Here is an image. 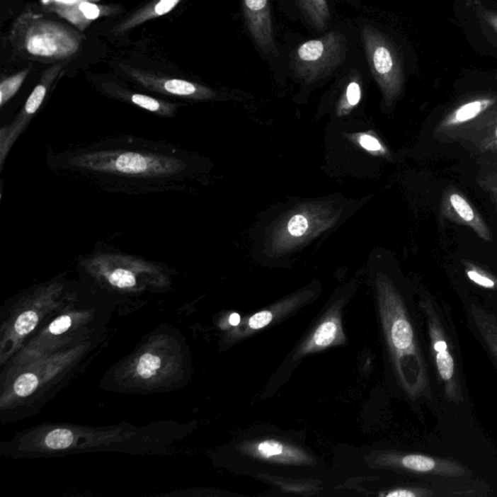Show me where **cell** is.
Segmentation results:
<instances>
[{
  "mask_svg": "<svg viewBox=\"0 0 497 497\" xmlns=\"http://www.w3.org/2000/svg\"><path fill=\"white\" fill-rule=\"evenodd\" d=\"M450 200H451L452 207L459 214L460 218L464 219L467 222L473 221L474 212H473L472 208H471V206L464 198H462L459 195H452Z\"/></svg>",
  "mask_w": 497,
  "mask_h": 497,
  "instance_id": "cell-22",
  "label": "cell"
},
{
  "mask_svg": "<svg viewBox=\"0 0 497 497\" xmlns=\"http://www.w3.org/2000/svg\"><path fill=\"white\" fill-rule=\"evenodd\" d=\"M489 104H490V101L488 99L468 102L457 110L455 121L457 122L469 121L473 118L477 117Z\"/></svg>",
  "mask_w": 497,
  "mask_h": 497,
  "instance_id": "cell-12",
  "label": "cell"
},
{
  "mask_svg": "<svg viewBox=\"0 0 497 497\" xmlns=\"http://www.w3.org/2000/svg\"><path fill=\"white\" fill-rule=\"evenodd\" d=\"M72 318L68 316H62L61 318L57 319L53 323L50 324V331L51 333L55 334V336H59V334L64 333V332L67 331L72 326Z\"/></svg>",
  "mask_w": 497,
  "mask_h": 497,
  "instance_id": "cell-27",
  "label": "cell"
},
{
  "mask_svg": "<svg viewBox=\"0 0 497 497\" xmlns=\"http://www.w3.org/2000/svg\"><path fill=\"white\" fill-rule=\"evenodd\" d=\"M360 143L367 151L379 152L383 150L380 142L371 135H363L360 136Z\"/></svg>",
  "mask_w": 497,
  "mask_h": 497,
  "instance_id": "cell-29",
  "label": "cell"
},
{
  "mask_svg": "<svg viewBox=\"0 0 497 497\" xmlns=\"http://www.w3.org/2000/svg\"><path fill=\"white\" fill-rule=\"evenodd\" d=\"M161 367V358L151 354L143 355L137 365V373L143 379H150Z\"/></svg>",
  "mask_w": 497,
  "mask_h": 497,
  "instance_id": "cell-18",
  "label": "cell"
},
{
  "mask_svg": "<svg viewBox=\"0 0 497 497\" xmlns=\"http://www.w3.org/2000/svg\"><path fill=\"white\" fill-rule=\"evenodd\" d=\"M472 9L481 22L485 23L486 27L490 28L494 33L497 34V11L486 7L479 0H473Z\"/></svg>",
  "mask_w": 497,
  "mask_h": 497,
  "instance_id": "cell-15",
  "label": "cell"
},
{
  "mask_svg": "<svg viewBox=\"0 0 497 497\" xmlns=\"http://www.w3.org/2000/svg\"><path fill=\"white\" fill-rule=\"evenodd\" d=\"M178 2H179V0H161L156 5L155 11L158 15L166 14V13L171 11L176 6Z\"/></svg>",
  "mask_w": 497,
  "mask_h": 497,
  "instance_id": "cell-31",
  "label": "cell"
},
{
  "mask_svg": "<svg viewBox=\"0 0 497 497\" xmlns=\"http://www.w3.org/2000/svg\"><path fill=\"white\" fill-rule=\"evenodd\" d=\"M389 467L426 476L459 478L469 475V470L464 464L454 459L425 456V455H392L387 459Z\"/></svg>",
  "mask_w": 497,
  "mask_h": 497,
  "instance_id": "cell-6",
  "label": "cell"
},
{
  "mask_svg": "<svg viewBox=\"0 0 497 497\" xmlns=\"http://www.w3.org/2000/svg\"><path fill=\"white\" fill-rule=\"evenodd\" d=\"M496 80H497V75H496Z\"/></svg>",
  "mask_w": 497,
  "mask_h": 497,
  "instance_id": "cell-35",
  "label": "cell"
},
{
  "mask_svg": "<svg viewBox=\"0 0 497 497\" xmlns=\"http://www.w3.org/2000/svg\"><path fill=\"white\" fill-rule=\"evenodd\" d=\"M340 337H343L341 320L338 312H331L324 316V320L319 324L312 334L300 347L298 355L311 354L326 349L336 344Z\"/></svg>",
  "mask_w": 497,
  "mask_h": 497,
  "instance_id": "cell-8",
  "label": "cell"
},
{
  "mask_svg": "<svg viewBox=\"0 0 497 497\" xmlns=\"http://www.w3.org/2000/svg\"><path fill=\"white\" fill-rule=\"evenodd\" d=\"M496 139H497V128H496Z\"/></svg>",
  "mask_w": 497,
  "mask_h": 497,
  "instance_id": "cell-34",
  "label": "cell"
},
{
  "mask_svg": "<svg viewBox=\"0 0 497 497\" xmlns=\"http://www.w3.org/2000/svg\"><path fill=\"white\" fill-rule=\"evenodd\" d=\"M308 229V219L302 215H295L290 219L289 224H287V232H290V235L292 236L298 237L302 236L307 232Z\"/></svg>",
  "mask_w": 497,
  "mask_h": 497,
  "instance_id": "cell-26",
  "label": "cell"
},
{
  "mask_svg": "<svg viewBox=\"0 0 497 497\" xmlns=\"http://www.w3.org/2000/svg\"><path fill=\"white\" fill-rule=\"evenodd\" d=\"M467 275L471 281L476 282L479 286L486 287V289H493L496 287V282L489 277L483 275L475 270H469L467 272Z\"/></svg>",
  "mask_w": 497,
  "mask_h": 497,
  "instance_id": "cell-28",
  "label": "cell"
},
{
  "mask_svg": "<svg viewBox=\"0 0 497 497\" xmlns=\"http://www.w3.org/2000/svg\"><path fill=\"white\" fill-rule=\"evenodd\" d=\"M49 164L107 192L132 195L182 190L190 168L181 149L135 137L110 138L62 152Z\"/></svg>",
  "mask_w": 497,
  "mask_h": 497,
  "instance_id": "cell-1",
  "label": "cell"
},
{
  "mask_svg": "<svg viewBox=\"0 0 497 497\" xmlns=\"http://www.w3.org/2000/svg\"><path fill=\"white\" fill-rule=\"evenodd\" d=\"M433 494V491L426 490V489L401 488L389 491V493L384 494V496L388 497H422L431 496Z\"/></svg>",
  "mask_w": 497,
  "mask_h": 497,
  "instance_id": "cell-25",
  "label": "cell"
},
{
  "mask_svg": "<svg viewBox=\"0 0 497 497\" xmlns=\"http://www.w3.org/2000/svg\"><path fill=\"white\" fill-rule=\"evenodd\" d=\"M473 323L484 344L488 348L491 357L497 362V320L496 316L483 308L473 306L471 310Z\"/></svg>",
  "mask_w": 497,
  "mask_h": 497,
  "instance_id": "cell-10",
  "label": "cell"
},
{
  "mask_svg": "<svg viewBox=\"0 0 497 497\" xmlns=\"http://www.w3.org/2000/svg\"><path fill=\"white\" fill-rule=\"evenodd\" d=\"M243 15L246 27L256 45L263 54H278L272 25L269 0H243Z\"/></svg>",
  "mask_w": 497,
  "mask_h": 497,
  "instance_id": "cell-7",
  "label": "cell"
},
{
  "mask_svg": "<svg viewBox=\"0 0 497 497\" xmlns=\"http://www.w3.org/2000/svg\"><path fill=\"white\" fill-rule=\"evenodd\" d=\"M380 314L387 348L400 386L412 399H430L433 394L430 376L414 321L394 290L382 292Z\"/></svg>",
  "mask_w": 497,
  "mask_h": 497,
  "instance_id": "cell-2",
  "label": "cell"
},
{
  "mask_svg": "<svg viewBox=\"0 0 497 497\" xmlns=\"http://www.w3.org/2000/svg\"><path fill=\"white\" fill-rule=\"evenodd\" d=\"M240 321H241V319H240V316L238 315V314L234 313L230 316L229 324H232V326H237L238 324H240Z\"/></svg>",
  "mask_w": 497,
  "mask_h": 497,
  "instance_id": "cell-32",
  "label": "cell"
},
{
  "mask_svg": "<svg viewBox=\"0 0 497 497\" xmlns=\"http://www.w3.org/2000/svg\"><path fill=\"white\" fill-rule=\"evenodd\" d=\"M38 387V377L34 374L28 373L21 375L16 380L14 389L16 394L19 396H28L33 394Z\"/></svg>",
  "mask_w": 497,
  "mask_h": 497,
  "instance_id": "cell-19",
  "label": "cell"
},
{
  "mask_svg": "<svg viewBox=\"0 0 497 497\" xmlns=\"http://www.w3.org/2000/svg\"><path fill=\"white\" fill-rule=\"evenodd\" d=\"M44 36H35L28 41V50L33 54H41L43 56H49L53 53V42L47 40Z\"/></svg>",
  "mask_w": 497,
  "mask_h": 497,
  "instance_id": "cell-23",
  "label": "cell"
},
{
  "mask_svg": "<svg viewBox=\"0 0 497 497\" xmlns=\"http://www.w3.org/2000/svg\"><path fill=\"white\" fill-rule=\"evenodd\" d=\"M422 307L430 338L431 362L437 378L447 399L455 404H462L464 400L462 374L447 324L433 303L425 302Z\"/></svg>",
  "mask_w": 497,
  "mask_h": 497,
  "instance_id": "cell-3",
  "label": "cell"
},
{
  "mask_svg": "<svg viewBox=\"0 0 497 497\" xmlns=\"http://www.w3.org/2000/svg\"><path fill=\"white\" fill-rule=\"evenodd\" d=\"M347 52L345 36L339 31H331L298 46L292 54L290 67L299 79L315 82L340 67Z\"/></svg>",
  "mask_w": 497,
  "mask_h": 497,
  "instance_id": "cell-4",
  "label": "cell"
},
{
  "mask_svg": "<svg viewBox=\"0 0 497 497\" xmlns=\"http://www.w3.org/2000/svg\"><path fill=\"white\" fill-rule=\"evenodd\" d=\"M56 1L62 2V4H74L77 0H56Z\"/></svg>",
  "mask_w": 497,
  "mask_h": 497,
  "instance_id": "cell-33",
  "label": "cell"
},
{
  "mask_svg": "<svg viewBox=\"0 0 497 497\" xmlns=\"http://www.w3.org/2000/svg\"><path fill=\"white\" fill-rule=\"evenodd\" d=\"M80 11L88 20H94L99 16V9L96 5L88 4V2H82L79 5Z\"/></svg>",
  "mask_w": 497,
  "mask_h": 497,
  "instance_id": "cell-30",
  "label": "cell"
},
{
  "mask_svg": "<svg viewBox=\"0 0 497 497\" xmlns=\"http://www.w3.org/2000/svg\"><path fill=\"white\" fill-rule=\"evenodd\" d=\"M164 88L167 93L179 96H190L198 93V87L195 84L183 80H168L164 84Z\"/></svg>",
  "mask_w": 497,
  "mask_h": 497,
  "instance_id": "cell-16",
  "label": "cell"
},
{
  "mask_svg": "<svg viewBox=\"0 0 497 497\" xmlns=\"http://www.w3.org/2000/svg\"><path fill=\"white\" fill-rule=\"evenodd\" d=\"M38 323V314L33 311H28V312L23 313L16 321L15 329L20 336H25V334L33 331Z\"/></svg>",
  "mask_w": 497,
  "mask_h": 497,
  "instance_id": "cell-21",
  "label": "cell"
},
{
  "mask_svg": "<svg viewBox=\"0 0 497 497\" xmlns=\"http://www.w3.org/2000/svg\"><path fill=\"white\" fill-rule=\"evenodd\" d=\"M360 98H362V88H360V83L358 80L350 81L342 101V110L345 111V110H349L358 105Z\"/></svg>",
  "mask_w": 497,
  "mask_h": 497,
  "instance_id": "cell-20",
  "label": "cell"
},
{
  "mask_svg": "<svg viewBox=\"0 0 497 497\" xmlns=\"http://www.w3.org/2000/svg\"><path fill=\"white\" fill-rule=\"evenodd\" d=\"M45 443L50 449H67L73 443V434L72 431L64 430V428L55 430L47 435Z\"/></svg>",
  "mask_w": 497,
  "mask_h": 497,
  "instance_id": "cell-14",
  "label": "cell"
},
{
  "mask_svg": "<svg viewBox=\"0 0 497 497\" xmlns=\"http://www.w3.org/2000/svg\"><path fill=\"white\" fill-rule=\"evenodd\" d=\"M362 41L371 73L387 96L399 93L404 83V65L388 36L372 25L362 28Z\"/></svg>",
  "mask_w": 497,
  "mask_h": 497,
  "instance_id": "cell-5",
  "label": "cell"
},
{
  "mask_svg": "<svg viewBox=\"0 0 497 497\" xmlns=\"http://www.w3.org/2000/svg\"><path fill=\"white\" fill-rule=\"evenodd\" d=\"M273 320L274 313L268 310L261 311L248 319L247 329L252 331H260L268 326Z\"/></svg>",
  "mask_w": 497,
  "mask_h": 497,
  "instance_id": "cell-24",
  "label": "cell"
},
{
  "mask_svg": "<svg viewBox=\"0 0 497 497\" xmlns=\"http://www.w3.org/2000/svg\"><path fill=\"white\" fill-rule=\"evenodd\" d=\"M108 280L112 286L120 287V289L132 287L136 285L135 272L121 268V266H117L116 268L110 272Z\"/></svg>",
  "mask_w": 497,
  "mask_h": 497,
  "instance_id": "cell-13",
  "label": "cell"
},
{
  "mask_svg": "<svg viewBox=\"0 0 497 497\" xmlns=\"http://www.w3.org/2000/svg\"><path fill=\"white\" fill-rule=\"evenodd\" d=\"M253 456L281 462H299L305 459L302 452L276 440L258 442L253 447Z\"/></svg>",
  "mask_w": 497,
  "mask_h": 497,
  "instance_id": "cell-9",
  "label": "cell"
},
{
  "mask_svg": "<svg viewBox=\"0 0 497 497\" xmlns=\"http://www.w3.org/2000/svg\"><path fill=\"white\" fill-rule=\"evenodd\" d=\"M25 74H27L25 72L21 73V74L14 76V77L1 83L0 85V104L1 106H4L5 102L9 101L17 93L25 80Z\"/></svg>",
  "mask_w": 497,
  "mask_h": 497,
  "instance_id": "cell-17",
  "label": "cell"
},
{
  "mask_svg": "<svg viewBox=\"0 0 497 497\" xmlns=\"http://www.w3.org/2000/svg\"><path fill=\"white\" fill-rule=\"evenodd\" d=\"M307 22L316 30H323L331 19L328 0H295Z\"/></svg>",
  "mask_w": 497,
  "mask_h": 497,
  "instance_id": "cell-11",
  "label": "cell"
}]
</instances>
